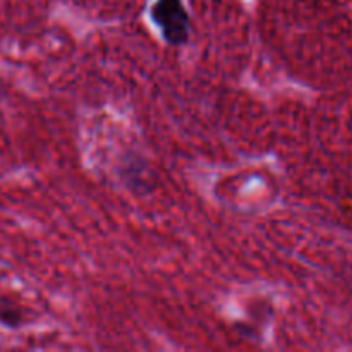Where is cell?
I'll use <instances>...</instances> for the list:
<instances>
[{"mask_svg":"<svg viewBox=\"0 0 352 352\" xmlns=\"http://www.w3.org/2000/svg\"><path fill=\"white\" fill-rule=\"evenodd\" d=\"M150 19L170 47H182L191 36V16L182 0H155Z\"/></svg>","mask_w":352,"mask_h":352,"instance_id":"1","label":"cell"}]
</instances>
